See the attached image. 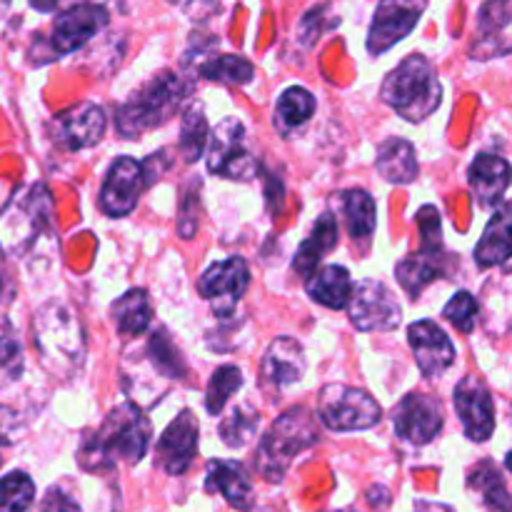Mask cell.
<instances>
[{"label": "cell", "instance_id": "obj_1", "mask_svg": "<svg viewBox=\"0 0 512 512\" xmlns=\"http://www.w3.org/2000/svg\"><path fill=\"white\" fill-rule=\"evenodd\" d=\"M148 418L135 403H123L103 420L95 433L85 435L78 460L85 470H108L115 463H140L150 448Z\"/></svg>", "mask_w": 512, "mask_h": 512}, {"label": "cell", "instance_id": "obj_2", "mask_svg": "<svg viewBox=\"0 0 512 512\" xmlns=\"http://www.w3.org/2000/svg\"><path fill=\"white\" fill-rule=\"evenodd\" d=\"M33 338L40 363L58 378H70L85 355V333L75 310L48 300L33 318Z\"/></svg>", "mask_w": 512, "mask_h": 512}, {"label": "cell", "instance_id": "obj_3", "mask_svg": "<svg viewBox=\"0 0 512 512\" xmlns=\"http://www.w3.org/2000/svg\"><path fill=\"white\" fill-rule=\"evenodd\" d=\"M380 98L410 123H423L443 103V85L425 55H408L380 85Z\"/></svg>", "mask_w": 512, "mask_h": 512}, {"label": "cell", "instance_id": "obj_4", "mask_svg": "<svg viewBox=\"0 0 512 512\" xmlns=\"http://www.w3.org/2000/svg\"><path fill=\"white\" fill-rule=\"evenodd\" d=\"M188 95V83L175 73H158L140 85L118 108V133L123 138H140L145 130L160 128L180 108Z\"/></svg>", "mask_w": 512, "mask_h": 512}, {"label": "cell", "instance_id": "obj_5", "mask_svg": "<svg viewBox=\"0 0 512 512\" xmlns=\"http://www.w3.org/2000/svg\"><path fill=\"white\" fill-rule=\"evenodd\" d=\"M53 225V203L43 183L25 185L0 210V253L23 258Z\"/></svg>", "mask_w": 512, "mask_h": 512}, {"label": "cell", "instance_id": "obj_6", "mask_svg": "<svg viewBox=\"0 0 512 512\" xmlns=\"http://www.w3.org/2000/svg\"><path fill=\"white\" fill-rule=\"evenodd\" d=\"M315 443H318V425H315L313 413L298 405L280 415L268 435L260 440L255 468L268 483H280L293 460Z\"/></svg>", "mask_w": 512, "mask_h": 512}, {"label": "cell", "instance_id": "obj_7", "mask_svg": "<svg viewBox=\"0 0 512 512\" xmlns=\"http://www.w3.org/2000/svg\"><path fill=\"white\" fill-rule=\"evenodd\" d=\"M318 415L325 428L335 430V433H353V430H368L378 425L383 410H380L378 400L365 390L330 383L318 395Z\"/></svg>", "mask_w": 512, "mask_h": 512}, {"label": "cell", "instance_id": "obj_8", "mask_svg": "<svg viewBox=\"0 0 512 512\" xmlns=\"http://www.w3.org/2000/svg\"><path fill=\"white\" fill-rule=\"evenodd\" d=\"M208 170L228 180H250L255 175L253 153L248 148L245 125L238 118L220 120L208 135Z\"/></svg>", "mask_w": 512, "mask_h": 512}, {"label": "cell", "instance_id": "obj_9", "mask_svg": "<svg viewBox=\"0 0 512 512\" xmlns=\"http://www.w3.org/2000/svg\"><path fill=\"white\" fill-rule=\"evenodd\" d=\"M345 308H348L355 328L363 333H388V330L398 328L403 320L398 298L380 280H360L350 293Z\"/></svg>", "mask_w": 512, "mask_h": 512}, {"label": "cell", "instance_id": "obj_10", "mask_svg": "<svg viewBox=\"0 0 512 512\" xmlns=\"http://www.w3.org/2000/svg\"><path fill=\"white\" fill-rule=\"evenodd\" d=\"M250 285V270L243 258H228L213 263L198 280V290L210 305L213 313L228 318L238 308L240 298Z\"/></svg>", "mask_w": 512, "mask_h": 512}, {"label": "cell", "instance_id": "obj_11", "mask_svg": "<svg viewBox=\"0 0 512 512\" xmlns=\"http://www.w3.org/2000/svg\"><path fill=\"white\" fill-rule=\"evenodd\" d=\"M428 0H380L368 33L370 55H383L400 40L408 38L425 13Z\"/></svg>", "mask_w": 512, "mask_h": 512}, {"label": "cell", "instance_id": "obj_12", "mask_svg": "<svg viewBox=\"0 0 512 512\" xmlns=\"http://www.w3.org/2000/svg\"><path fill=\"white\" fill-rule=\"evenodd\" d=\"M395 435L405 443L428 445L443 430V405L425 393H410L393 410Z\"/></svg>", "mask_w": 512, "mask_h": 512}, {"label": "cell", "instance_id": "obj_13", "mask_svg": "<svg viewBox=\"0 0 512 512\" xmlns=\"http://www.w3.org/2000/svg\"><path fill=\"white\" fill-rule=\"evenodd\" d=\"M105 128H108L105 110L90 100H83V103L55 115L53 125H50V133H53L50 138L55 145L75 153V150L98 145L103 140Z\"/></svg>", "mask_w": 512, "mask_h": 512}, {"label": "cell", "instance_id": "obj_14", "mask_svg": "<svg viewBox=\"0 0 512 512\" xmlns=\"http://www.w3.org/2000/svg\"><path fill=\"white\" fill-rule=\"evenodd\" d=\"M110 15L98 3H75L55 18L50 45L58 55L75 53L108 25Z\"/></svg>", "mask_w": 512, "mask_h": 512}, {"label": "cell", "instance_id": "obj_15", "mask_svg": "<svg viewBox=\"0 0 512 512\" xmlns=\"http://www.w3.org/2000/svg\"><path fill=\"white\" fill-rule=\"evenodd\" d=\"M143 188H148L143 163L133 158H118L110 165L108 178L100 190V208L110 218H125L135 210Z\"/></svg>", "mask_w": 512, "mask_h": 512}, {"label": "cell", "instance_id": "obj_16", "mask_svg": "<svg viewBox=\"0 0 512 512\" xmlns=\"http://www.w3.org/2000/svg\"><path fill=\"white\" fill-rule=\"evenodd\" d=\"M200 425L190 410H183L173 423L165 428L155 445V460L168 475H183L198 455Z\"/></svg>", "mask_w": 512, "mask_h": 512}, {"label": "cell", "instance_id": "obj_17", "mask_svg": "<svg viewBox=\"0 0 512 512\" xmlns=\"http://www.w3.org/2000/svg\"><path fill=\"white\" fill-rule=\"evenodd\" d=\"M455 410L465 435L473 443H485L495 430V403L490 390L478 378H465L455 388Z\"/></svg>", "mask_w": 512, "mask_h": 512}, {"label": "cell", "instance_id": "obj_18", "mask_svg": "<svg viewBox=\"0 0 512 512\" xmlns=\"http://www.w3.org/2000/svg\"><path fill=\"white\" fill-rule=\"evenodd\" d=\"M408 343L425 378H438L455 363L453 340L433 320H418V323L410 325Z\"/></svg>", "mask_w": 512, "mask_h": 512}, {"label": "cell", "instance_id": "obj_19", "mask_svg": "<svg viewBox=\"0 0 512 512\" xmlns=\"http://www.w3.org/2000/svg\"><path fill=\"white\" fill-rule=\"evenodd\" d=\"M305 375V353L300 348L298 340L293 338H278L270 343L268 353L263 358V368H260V378L263 385L273 393L290 388V385L300 383Z\"/></svg>", "mask_w": 512, "mask_h": 512}, {"label": "cell", "instance_id": "obj_20", "mask_svg": "<svg viewBox=\"0 0 512 512\" xmlns=\"http://www.w3.org/2000/svg\"><path fill=\"white\" fill-rule=\"evenodd\" d=\"M510 0H490L480 8L478 40L470 48V55L478 60L498 58L510 53Z\"/></svg>", "mask_w": 512, "mask_h": 512}, {"label": "cell", "instance_id": "obj_21", "mask_svg": "<svg viewBox=\"0 0 512 512\" xmlns=\"http://www.w3.org/2000/svg\"><path fill=\"white\" fill-rule=\"evenodd\" d=\"M510 185V163L503 155L480 153L470 165V188L478 195V203L485 208L503 203V195Z\"/></svg>", "mask_w": 512, "mask_h": 512}, {"label": "cell", "instance_id": "obj_22", "mask_svg": "<svg viewBox=\"0 0 512 512\" xmlns=\"http://www.w3.org/2000/svg\"><path fill=\"white\" fill-rule=\"evenodd\" d=\"M205 490L220 493L228 500V505L238 510H245L253 500V483H250L248 470L235 460H210Z\"/></svg>", "mask_w": 512, "mask_h": 512}, {"label": "cell", "instance_id": "obj_23", "mask_svg": "<svg viewBox=\"0 0 512 512\" xmlns=\"http://www.w3.org/2000/svg\"><path fill=\"white\" fill-rule=\"evenodd\" d=\"M512 255V228H510V208L505 203L498 205L493 220L485 228L478 248H475V263L480 268H495V265L508 263Z\"/></svg>", "mask_w": 512, "mask_h": 512}, {"label": "cell", "instance_id": "obj_24", "mask_svg": "<svg viewBox=\"0 0 512 512\" xmlns=\"http://www.w3.org/2000/svg\"><path fill=\"white\" fill-rule=\"evenodd\" d=\"M335 245H338V220H335V215L323 213L318 218V223L313 225L310 238L303 240L298 253H295L293 258L295 273L303 275V278L313 275L315 270H318L320 260L325 258V253H330Z\"/></svg>", "mask_w": 512, "mask_h": 512}, {"label": "cell", "instance_id": "obj_25", "mask_svg": "<svg viewBox=\"0 0 512 512\" xmlns=\"http://www.w3.org/2000/svg\"><path fill=\"white\" fill-rule=\"evenodd\" d=\"M375 168L383 175L388 183L405 185L413 183L418 178V155H415L413 143L403 138H388L380 143L378 158H375Z\"/></svg>", "mask_w": 512, "mask_h": 512}, {"label": "cell", "instance_id": "obj_26", "mask_svg": "<svg viewBox=\"0 0 512 512\" xmlns=\"http://www.w3.org/2000/svg\"><path fill=\"white\" fill-rule=\"evenodd\" d=\"M305 290H308L315 303L325 305V308L343 310L348 305L350 293H353V280H350L348 270L343 265H325V268L308 275Z\"/></svg>", "mask_w": 512, "mask_h": 512}, {"label": "cell", "instance_id": "obj_27", "mask_svg": "<svg viewBox=\"0 0 512 512\" xmlns=\"http://www.w3.org/2000/svg\"><path fill=\"white\" fill-rule=\"evenodd\" d=\"M440 260H443V250L420 248L418 253L405 258L403 263H398L395 275H398V283L403 285L405 293H408L410 298H420V293H423L435 278L443 275Z\"/></svg>", "mask_w": 512, "mask_h": 512}, {"label": "cell", "instance_id": "obj_28", "mask_svg": "<svg viewBox=\"0 0 512 512\" xmlns=\"http://www.w3.org/2000/svg\"><path fill=\"white\" fill-rule=\"evenodd\" d=\"M110 318L120 335H140L150 328L153 320V305L143 288L128 290L110 305Z\"/></svg>", "mask_w": 512, "mask_h": 512}, {"label": "cell", "instance_id": "obj_29", "mask_svg": "<svg viewBox=\"0 0 512 512\" xmlns=\"http://www.w3.org/2000/svg\"><path fill=\"white\" fill-rule=\"evenodd\" d=\"M468 488L480 503L493 512H510V493L505 475L495 468L493 460H483L470 470Z\"/></svg>", "mask_w": 512, "mask_h": 512}, {"label": "cell", "instance_id": "obj_30", "mask_svg": "<svg viewBox=\"0 0 512 512\" xmlns=\"http://www.w3.org/2000/svg\"><path fill=\"white\" fill-rule=\"evenodd\" d=\"M208 120H205L203 105L193 103L185 108L183 120H180V138H178V150L183 155L185 163H195L200 160V155H205V145H208Z\"/></svg>", "mask_w": 512, "mask_h": 512}, {"label": "cell", "instance_id": "obj_31", "mask_svg": "<svg viewBox=\"0 0 512 512\" xmlns=\"http://www.w3.org/2000/svg\"><path fill=\"white\" fill-rule=\"evenodd\" d=\"M198 73L203 75L205 80H215V83L225 85H245L253 80L255 68L250 60H245L243 55H208L203 63L198 65Z\"/></svg>", "mask_w": 512, "mask_h": 512}, {"label": "cell", "instance_id": "obj_32", "mask_svg": "<svg viewBox=\"0 0 512 512\" xmlns=\"http://www.w3.org/2000/svg\"><path fill=\"white\" fill-rule=\"evenodd\" d=\"M345 225L350 238L365 240L375 230V200L365 190H348L343 198Z\"/></svg>", "mask_w": 512, "mask_h": 512}, {"label": "cell", "instance_id": "obj_33", "mask_svg": "<svg viewBox=\"0 0 512 512\" xmlns=\"http://www.w3.org/2000/svg\"><path fill=\"white\" fill-rule=\"evenodd\" d=\"M260 425V415L250 405H235L220 423V438L228 448H245Z\"/></svg>", "mask_w": 512, "mask_h": 512}, {"label": "cell", "instance_id": "obj_34", "mask_svg": "<svg viewBox=\"0 0 512 512\" xmlns=\"http://www.w3.org/2000/svg\"><path fill=\"white\" fill-rule=\"evenodd\" d=\"M315 113V98L310 90L305 88H288L278 98L275 105V115L283 128H298V125L308 123Z\"/></svg>", "mask_w": 512, "mask_h": 512}, {"label": "cell", "instance_id": "obj_35", "mask_svg": "<svg viewBox=\"0 0 512 512\" xmlns=\"http://www.w3.org/2000/svg\"><path fill=\"white\" fill-rule=\"evenodd\" d=\"M240 385H243V373L235 365H223L213 373L208 383V395H205V410L210 415H220L228 405L230 395L238 393Z\"/></svg>", "mask_w": 512, "mask_h": 512}, {"label": "cell", "instance_id": "obj_36", "mask_svg": "<svg viewBox=\"0 0 512 512\" xmlns=\"http://www.w3.org/2000/svg\"><path fill=\"white\" fill-rule=\"evenodd\" d=\"M35 500V485L30 475L15 473L0 478V512H25Z\"/></svg>", "mask_w": 512, "mask_h": 512}, {"label": "cell", "instance_id": "obj_37", "mask_svg": "<svg viewBox=\"0 0 512 512\" xmlns=\"http://www.w3.org/2000/svg\"><path fill=\"white\" fill-rule=\"evenodd\" d=\"M148 353H150V363H153V368L158 370L163 378H183L185 375L183 358H180L178 348H175L173 340H170L163 330L150 335Z\"/></svg>", "mask_w": 512, "mask_h": 512}, {"label": "cell", "instance_id": "obj_38", "mask_svg": "<svg viewBox=\"0 0 512 512\" xmlns=\"http://www.w3.org/2000/svg\"><path fill=\"white\" fill-rule=\"evenodd\" d=\"M478 313V300H475V295H470L468 290H460V293L443 308V318L465 335L473 333L475 323H478Z\"/></svg>", "mask_w": 512, "mask_h": 512}, {"label": "cell", "instance_id": "obj_39", "mask_svg": "<svg viewBox=\"0 0 512 512\" xmlns=\"http://www.w3.org/2000/svg\"><path fill=\"white\" fill-rule=\"evenodd\" d=\"M25 353L13 333L0 335V385H8L23 375Z\"/></svg>", "mask_w": 512, "mask_h": 512}, {"label": "cell", "instance_id": "obj_40", "mask_svg": "<svg viewBox=\"0 0 512 512\" xmlns=\"http://www.w3.org/2000/svg\"><path fill=\"white\" fill-rule=\"evenodd\" d=\"M420 233H423L425 250H443V228H440V213L430 205L420 208L418 213Z\"/></svg>", "mask_w": 512, "mask_h": 512}, {"label": "cell", "instance_id": "obj_41", "mask_svg": "<svg viewBox=\"0 0 512 512\" xmlns=\"http://www.w3.org/2000/svg\"><path fill=\"white\" fill-rule=\"evenodd\" d=\"M25 423L13 408L0 405V445H13L23 438Z\"/></svg>", "mask_w": 512, "mask_h": 512}, {"label": "cell", "instance_id": "obj_42", "mask_svg": "<svg viewBox=\"0 0 512 512\" xmlns=\"http://www.w3.org/2000/svg\"><path fill=\"white\" fill-rule=\"evenodd\" d=\"M178 10H183L193 23H205L220 10V0H170Z\"/></svg>", "mask_w": 512, "mask_h": 512}, {"label": "cell", "instance_id": "obj_43", "mask_svg": "<svg viewBox=\"0 0 512 512\" xmlns=\"http://www.w3.org/2000/svg\"><path fill=\"white\" fill-rule=\"evenodd\" d=\"M33 512H80V505L63 488H50Z\"/></svg>", "mask_w": 512, "mask_h": 512}, {"label": "cell", "instance_id": "obj_44", "mask_svg": "<svg viewBox=\"0 0 512 512\" xmlns=\"http://www.w3.org/2000/svg\"><path fill=\"white\" fill-rule=\"evenodd\" d=\"M30 5H33L35 10H40V13H53L60 5V0H30Z\"/></svg>", "mask_w": 512, "mask_h": 512}, {"label": "cell", "instance_id": "obj_45", "mask_svg": "<svg viewBox=\"0 0 512 512\" xmlns=\"http://www.w3.org/2000/svg\"><path fill=\"white\" fill-rule=\"evenodd\" d=\"M415 512H455V510L445 508V505H435V503H418Z\"/></svg>", "mask_w": 512, "mask_h": 512}, {"label": "cell", "instance_id": "obj_46", "mask_svg": "<svg viewBox=\"0 0 512 512\" xmlns=\"http://www.w3.org/2000/svg\"><path fill=\"white\" fill-rule=\"evenodd\" d=\"M5 298H8V278L0 273V305H3Z\"/></svg>", "mask_w": 512, "mask_h": 512}, {"label": "cell", "instance_id": "obj_47", "mask_svg": "<svg viewBox=\"0 0 512 512\" xmlns=\"http://www.w3.org/2000/svg\"><path fill=\"white\" fill-rule=\"evenodd\" d=\"M340 512H353V510H340Z\"/></svg>", "mask_w": 512, "mask_h": 512}]
</instances>
